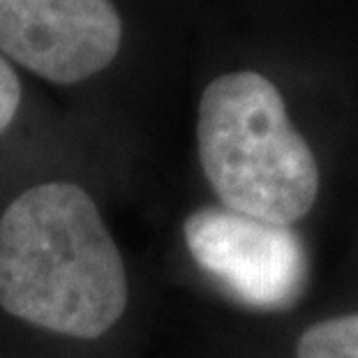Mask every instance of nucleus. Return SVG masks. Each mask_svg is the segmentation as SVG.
Instances as JSON below:
<instances>
[{"mask_svg":"<svg viewBox=\"0 0 358 358\" xmlns=\"http://www.w3.org/2000/svg\"><path fill=\"white\" fill-rule=\"evenodd\" d=\"M127 271L95 201L42 182L0 217V308L37 329L95 340L123 317Z\"/></svg>","mask_w":358,"mask_h":358,"instance_id":"f257e3e1","label":"nucleus"},{"mask_svg":"<svg viewBox=\"0 0 358 358\" xmlns=\"http://www.w3.org/2000/svg\"><path fill=\"white\" fill-rule=\"evenodd\" d=\"M196 146L206 180L224 208L292 227L317 203V157L264 74L229 72L206 86Z\"/></svg>","mask_w":358,"mask_h":358,"instance_id":"f03ea898","label":"nucleus"},{"mask_svg":"<svg viewBox=\"0 0 358 358\" xmlns=\"http://www.w3.org/2000/svg\"><path fill=\"white\" fill-rule=\"evenodd\" d=\"M182 236L199 268L250 308L287 310L308 289V252L292 227L201 208L185 220Z\"/></svg>","mask_w":358,"mask_h":358,"instance_id":"7ed1b4c3","label":"nucleus"},{"mask_svg":"<svg viewBox=\"0 0 358 358\" xmlns=\"http://www.w3.org/2000/svg\"><path fill=\"white\" fill-rule=\"evenodd\" d=\"M123 19L111 0H0V51L53 83H79L113 63Z\"/></svg>","mask_w":358,"mask_h":358,"instance_id":"20e7f679","label":"nucleus"},{"mask_svg":"<svg viewBox=\"0 0 358 358\" xmlns=\"http://www.w3.org/2000/svg\"><path fill=\"white\" fill-rule=\"evenodd\" d=\"M296 358H358V312L306 329L296 342Z\"/></svg>","mask_w":358,"mask_h":358,"instance_id":"39448f33","label":"nucleus"},{"mask_svg":"<svg viewBox=\"0 0 358 358\" xmlns=\"http://www.w3.org/2000/svg\"><path fill=\"white\" fill-rule=\"evenodd\" d=\"M21 102V81L12 65L0 56V134L12 125Z\"/></svg>","mask_w":358,"mask_h":358,"instance_id":"423d86ee","label":"nucleus"}]
</instances>
